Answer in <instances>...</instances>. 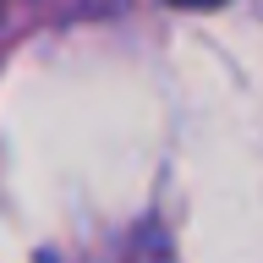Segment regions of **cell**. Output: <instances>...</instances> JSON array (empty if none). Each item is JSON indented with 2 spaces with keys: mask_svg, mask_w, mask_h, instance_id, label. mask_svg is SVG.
<instances>
[{
  "mask_svg": "<svg viewBox=\"0 0 263 263\" xmlns=\"http://www.w3.org/2000/svg\"><path fill=\"white\" fill-rule=\"evenodd\" d=\"M0 6H6V0H0Z\"/></svg>",
  "mask_w": 263,
  "mask_h": 263,
  "instance_id": "cell-2",
  "label": "cell"
},
{
  "mask_svg": "<svg viewBox=\"0 0 263 263\" xmlns=\"http://www.w3.org/2000/svg\"><path fill=\"white\" fill-rule=\"evenodd\" d=\"M170 6H219V0H170Z\"/></svg>",
  "mask_w": 263,
  "mask_h": 263,
  "instance_id": "cell-1",
  "label": "cell"
}]
</instances>
